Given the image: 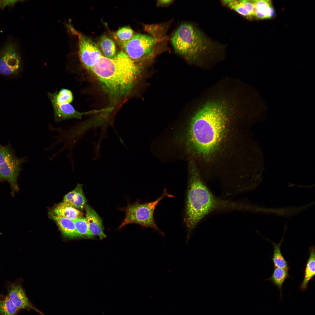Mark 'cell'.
<instances>
[{"mask_svg":"<svg viewBox=\"0 0 315 315\" xmlns=\"http://www.w3.org/2000/svg\"><path fill=\"white\" fill-rule=\"evenodd\" d=\"M235 117L229 106L220 101L206 103L193 117L189 142L207 171L223 172L243 162V128Z\"/></svg>","mask_w":315,"mask_h":315,"instance_id":"obj_1","label":"cell"},{"mask_svg":"<svg viewBox=\"0 0 315 315\" xmlns=\"http://www.w3.org/2000/svg\"><path fill=\"white\" fill-rule=\"evenodd\" d=\"M90 71L97 77L110 99L114 100L131 91L139 68L135 62L122 51L112 59L102 56Z\"/></svg>","mask_w":315,"mask_h":315,"instance_id":"obj_2","label":"cell"},{"mask_svg":"<svg viewBox=\"0 0 315 315\" xmlns=\"http://www.w3.org/2000/svg\"><path fill=\"white\" fill-rule=\"evenodd\" d=\"M243 202L225 200L214 195L200 174L190 176L188 182L184 218L186 227L193 230L200 221L211 212L218 211L245 210Z\"/></svg>","mask_w":315,"mask_h":315,"instance_id":"obj_3","label":"cell"},{"mask_svg":"<svg viewBox=\"0 0 315 315\" xmlns=\"http://www.w3.org/2000/svg\"><path fill=\"white\" fill-rule=\"evenodd\" d=\"M171 41L176 52L191 61L208 54L211 45L202 33L188 23L179 27L173 34Z\"/></svg>","mask_w":315,"mask_h":315,"instance_id":"obj_4","label":"cell"},{"mask_svg":"<svg viewBox=\"0 0 315 315\" xmlns=\"http://www.w3.org/2000/svg\"><path fill=\"white\" fill-rule=\"evenodd\" d=\"M166 197H171L173 196L168 193L165 189L162 196L154 201L144 204L136 203L128 206L125 209V218L119 228L127 224L135 223L143 227L152 228L164 235V233L155 223L154 213L158 203Z\"/></svg>","mask_w":315,"mask_h":315,"instance_id":"obj_5","label":"cell"},{"mask_svg":"<svg viewBox=\"0 0 315 315\" xmlns=\"http://www.w3.org/2000/svg\"><path fill=\"white\" fill-rule=\"evenodd\" d=\"M24 161L23 158L17 157L9 147L0 145V182L9 183L12 195L19 190L17 180L21 164Z\"/></svg>","mask_w":315,"mask_h":315,"instance_id":"obj_6","label":"cell"},{"mask_svg":"<svg viewBox=\"0 0 315 315\" xmlns=\"http://www.w3.org/2000/svg\"><path fill=\"white\" fill-rule=\"evenodd\" d=\"M159 38L147 35L138 34L121 46L124 52L135 62L150 58L154 56Z\"/></svg>","mask_w":315,"mask_h":315,"instance_id":"obj_7","label":"cell"},{"mask_svg":"<svg viewBox=\"0 0 315 315\" xmlns=\"http://www.w3.org/2000/svg\"><path fill=\"white\" fill-rule=\"evenodd\" d=\"M22 66L18 47L13 41L9 40L0 51V74L6 76L17 75Z\"/></svg>","mask_w":315,"mask_h":315,"instance_id":"obj_8","label":"cell"},{"mask_svg":"<svg viewBox=\"0 0 315 315\" xmlns=\"http://www.w3.org/2000/svg\"><path fill=\"white\" fill-rule=\"evenodd\" d=\"M72 33L78 36L79 40V55L81 63L88 70L99 61L102 56L98 46L90 39L77 31L69 25Z\"/></svg>","mask_w":315,"mask_h":315,"instance_id":"obj_9","label":"cell"},{"mask_svg":"<svg viewBox=\"0 0 315 315\" xmlns=\"http://www.w3.org/2000/svg\"><path fill=\"white\" fill-rule=\"evenodd\" d=\"M7 289V295L19 310L24 309L28 311L33 310L41 315H44L35 307L29 300L20 284L15 283L10 284L8 286Z\"/></svg>","mask_w":315,"mask_h":315,"instance_id":"obj_10","label":"cell"},{"mask_svg":"<svg viewBox=\"0 0 315 315\" xmlns=\"http://www.w3.org/2000/svg\"><path fill=\"white\" fill-rule=\"evenodd\" d=\"M51 102L53 108L54 119L56 122L74 118L80 119L83 115L97 112L93 111L81 112L76 110L71 103Z\"/></svg>","mask_w":315,"mask_h":315,"instance_id":"obj_11","label":"cell"},{"mask_svg":"<svg viewBox=\"0 0 315 315\" xmlns=\"http://www.w3.org/2000/svg\"><path fill=\"white\" fill-rule=\"evenodd\" d=\"M89 230L94 236L102 240L106 237L104 232L102 220L94 209L89 205L85 204L84 207Z\"/></svg>","mask_w":315,"mask_h":315,"instance_id":"obj_12","label":"cell"},{"mask_svg":"<svg viewBox=\"0 0 315 315\" xmlns=\"http://www.w3.org/2000/svg\"><path fill=\"white\" fill-rule=\"evenodd\" d=\"M223 2L231 9L248 18L253 17L254 0H224Z\"/></svg>","mask_w":315,"mask_h":315,"instance_id":"obj_13","label":"cell"},{"mask_svg":"<svg viewBox=\"0 0 315 315\" xmlns=\"http://www.w3.org/2000/svg\"><path fill=\"white\" fill-rule=\"evenodd\" d=\"M309 257L304 270V279L299 287L300 290L302 291L307 289L309 281L313 278L315 274V252L314 245L309 247Z\"/></svg>","mask_w":315,"mask_h":315,"instance_id":"obj_14","label":"cell"},{"mask_svg":"<svg viewBox=\"0 0 315 315\" xmlns=\"http://www.w3.org/2000/svg\"><path fill=\"white\" fill-rule=\"evenodd\" d=\"M86 201L83 192L82 185L78 184L74 189L64 196L63 202L71 204L79 210H83Z\"/></svg>","mask_w":315,"mask_h":315,"instance_id":"obj_15","label":"cell"},{"mask_svg":"<svg viewBox=\"0 0 315 315\" xmlns=\"http://www.w3.org/2000/svg\"><path fill=\"white\" fill-rule=\"evenodd\" d=\"M52 215V219L55 222L62 233L65 237L69 238H79L73 220Z\"/></svg>","mask_w":315,"mask_h":315,"instance_id":"obj_16","label":"cell"},{"mask_svg":"<svg viewBox=\"0 0 315 315\" xmlns=\"http://www.w3.org/2000/svg\"><path fill=\"white\" fill-rule=\"evenodd\" d=\"M54 215L72 220L83 216L84 214L71 204L63 202L57 205L53 210Z\"/></svg>","mask_w":315,"mask_h":315,"instance_id":"obj_17","label":"cell"},{"mask_svg":"<svg viewBox=\"0 0 315 315\" xmlns=\"http://www.w3.org/2000/svg\"><path fill=\"white\" fill-rule=\"evenodd\" d=\"M254 3V17L259 19H268L273 17L274 11L271 1L255 0Z\"/></svg>","mask_w":315,"mask_h":315,"instance_id":"obj_18","label":"cell"},{"mask_svg":"<svg viewBox=\"0 0 315 315\" xmlns=\"http://www.w3.org/2000/svg\"><path fill=\"white\" fill-rule=\"evenodd\" d=\"M288 271V269L274 267L271 276L266 280L271 281L273 285L277 287L280 292V299L282 295L283 284L286 279L290 277Z\"/></svg>","mask_w":315,"mask_h":315,"instance_id":"obj_19","label":"cell"},{"mask_svg":"<svg viewBox=\"0 0 315 315\" xmlns=\"http://www.w3.org/2000/svg\"><path fill=\"white\" fill-rule=\"evenodd\" d=\"M98 46L104 57L112 59L116 55V48L114 41L105 35L100 38Z\"/></svg>","mask_w":315,"mask_h":315,"instance_id":"obj_20","label":"cell"},{"mask_svg":"<svg viewBox=\"0 0 315 315\" xmlns=\"http://www.w3.org/2000/svg\"><path fill=\"white\" fill-rule=\"evenodd\" d=\"M267 240L271 242L274 247L272 259L274 267L289 270L290 267L289 264L281 251V246L283 241V238L278 244H276L269 239Z\"/></svg>","mask_w":315,"mask_h":315,"instance_id":"obj_21","label":"cell"},{"mask_svg":"<svg viewBox=\"0 0 315 315\" xmlns=\"http://www.w3.org/2000/svg\"><path fill=\"white\" fill-rule=\"evenodd\" d=\"M73 220L79 238L92 239L95 238V236L91 233L89 230L86 217L83 216Z\"/></svg>","mask_w":315,"mask_h":315,"instance_id":"obj_22","label":"cell"},{"mask_svg":"<svg viewBox=\"0 0 315 315\" xmlns=\"http://www.w3.org/2000/svg\"><path fill=\"white\" fill-rule=\"evenodd\" d=\"M20 310L7 295L0 294V315H16Z\"/></svg>","mask_w":315,"mask_h":315,"instance_id":"obj_23","label":"cell"},{"mask_svg":"<svg viewBox=\"0 0 315 315\" xmlns=\"http://www.w3.org/2000/svg\"><path fill=\"white\" fill-rule=\"evenodd\" d=\"M48 96L51 102L58 103L68 102L71 103L74 97L72 92L69 90L62 88L57 92L49 93Z\"/></svg>","mask_w":315,"mask_h":315,"instance_id":"obj_24","label":"cell"},{"mask_svg":"<svg viewBox=\"0 0 315 315\" xmlns=\"http://www.w3.org/2000/svg\"><path fill=\"white\" fill-rule=\"evenodd\" d=\"M134 35V31L130 28L125 27L119 29L117 31L115 37L121 46L130 40Z\"/></svg>","mask_w":315,"mask_h":315,"instance_id":"obj_25","label":"cell"},{"mask_svg":"<svg viewBox=\"0 0 315 315\" xmlns=\"http://www.w3.org/2000/svg\"><path fill=\"white\" fill-rule=\"evenodd\" d=\"M164 29L163 25L160 24L147 25L145 27V30L152 36L158 38L163 33Z\"/></svg>","mask_w":315,"mask_h":315,"instance_id":"obj_26","label":"cell"},{"mask_svg":"<svg viewBox=\"0 0 315 315\" xmlns=\"http://www.w3.org/2000/svg\"><path fill=\"white\" fill-rule=\"evenodd\" d=\"M20 0H0V9H3L6 6L13 7Z\"/></svg>","mask_w":315,"mask_h":315,"instance_id":"obj_27","label":"cell"},{"mask_svg":"<svg viewBox=\"0 0 315 315\" xmlns=\"http://www.w3.org/2000/svg\"><path fill=\"white\" fill-rule=\"evenodd\" d=\"M195 173H199V172L197 170V169L196 168H193L191 170V172H190V176L192 174ZM186 228H187V239H190V237L191 236V234H192V232H193V230H189L188 229L187 227H186Z\"/></svg>","mask_w":315,"mask_h":315,"instance_id":"obj_28","label":"cell"},{"mask_svg":"<svg viewBox=\"0 0 315 315\" xmlns=\"http://www.w3.org/2000/svg\"><path fill=\"white\" fill-rule=\"evenodd\" d=\"M172 1L171 0H159L158 1V4L159 5H168Z\"/></svg>","mask_w":315,"mask_h":315,"instance_id":"obj_29","label":"cell"}]
</instances>
